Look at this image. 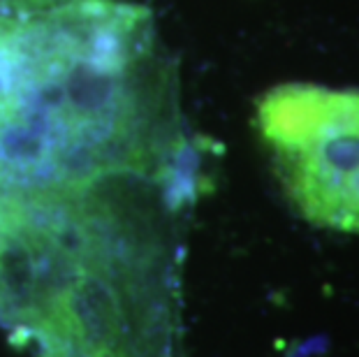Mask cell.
<instances>
[{
  "mask_svg": "<svg viewBox=\"0 0 359 357\" xmlns=\"http://www.w3.org/2000/svg\"><path fill=\"white\" fill-rule=\"evenodd\" d=\"M183 170L174 74L133 0H0V191Z\"/></svg>",
  "mask_w": 359,
  "mask_h": 357,
  "instance_id": "cell-1",
  "label": "cell"
},
{
  "mask_svg": "<svg viewBox=\"0 0 359 357\" xmlns=\"http://www.w3.org/2000/svg\"><path fill=\"white\" fill-rule=\"evenodd\" d=\"M255 114L299 216L359 234V88L283 83L259 97Z\"/></svg>",
  "mask_w": 359,
  "mask_h": 357,
  "instance_id": "cell-2",
  "label": "cell"
},
{
  "mask_svg": "<svg viewBox=\"0 0 359 357\" xmlns=\"http://www.w3.org/2000/svg\"><path fill=\"white\" fill-rule=\"evenodd\" d=\"M10 202H12V193L0 191V230H3L7 214H10Z\"/></svg>",
  "mask_w": 359,
  "mask_h": 357,
  "instance_id": "cell-3",
  "label": "cell"
}]
</instances>
